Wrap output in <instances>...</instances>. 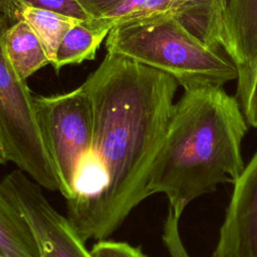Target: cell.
<instances>
[{
  "instance_id": "cell-1",
  "label": "cell",
  "mask_w": 257,
  "mask_h": 257,
  "mask_svg": "<svg viewBox=\"0 0 257 257\" xmlns=\"http://www.w3.org/2000/svg\"><path fill=\"white\" fill-rule=\"evenodd\" d=\"M178 86L164 71L108 52L81 85L92 109L93 136L65 216L85 242L108 239L148 198Z\"/></svg>"
},
{
  "instance_id": "cell-2",
  "label": "cell",
  "mask_w": 257,
  "mask_h": 257,
  "mask_svg": "<svg viewBox=\"0 0 257 257\" xmlns=\"http://www.w3.org/2000/svg\"><path fill=\"white\" fill-rule=\"evenodd\" d=\"M248 126L238 99L222 87L185 90L153 165L148 197L165 194L181 217L193 200L220 184L234 185L245 168L241 149Z\"/></svg>"
},
{
  "instance_id": "cell-3",
  "label": "cell",
  "mask_w": 257,
  "mask_h": 257,
  "mask_svg": "<svg viewBox=\"0 0 257 257\" xmlns=\"http://www.w3.org/2000/svg\"><path fill=\"white\" fill-rule=\"evenodd\" d=\"M105 48L172 75L185 90L222 87L238 78L232 59L192 33L174 13L113 26Z\"/></svg>"
},
{
  "instance_id": "cell-4",
  "label": "cell",
  "mask_w": 257,
  "mask_h": 257,
  "mask_svg": "<svg viewBox=\"0 0 257 257\" xmlns=\"http://www.w3.org/2000/svg\"><path fill=\"white\" fill-rule=\"evenodd\" d=\"M7 21L0 16V141L12 162L41 188L59 191V185L40 135L34 96L4 50Z\"/></svg>"
},
{
  "instance_id": "cell-5",
  "label": "cell",
  "mask_w": 257,
  "mask_h": 257,
  "mask_svg": "<svg viewBox=\"0 0 257 257\" xmlns=\"http://www.w3.org/2000/svg\"><path fill=\"white\" fill-rule=\"evenodd\" d=\"M36 118L42 142L67 200L72 195L77 168L89 151L93 136V115L81 86L49 96H34Z\"/></svg>"
},
{
  "instance_id": "cell-6",
  "label": "cell",
  "mask_w": 257,
  "mask_h": 257,
  "mask_svg": "<svg viewBox=\"0 0 257 257\" xmlns=\"http://www.w3.org/2000/svg\"><path fill=\"white\" fill-rule=\"evenodd\" d=\"M0 183L28 222L41 257H92L67 217L54 209L42 188L26 174L14 170Z\"/></svg>"
},
{
  "instance_id": "cell-7",
  "label": "cell",
  "mask_w": 257,
  "mask_h": 257,
  "mask_svg": "<svg viewBox=\"0 0 257 257\" xmlns=\"http://www.w3.org/2000/svg\"><path fill=\"white\" fill-rule=\"evenodd\" d=\"M211 257H257V151L234 184Z\"/></svg>"
},
{
  "instance_id": "cell-8",
  "label": "cell",
  "mask_w": 257,
  "mask_h": 257,
  "mask_svg": "<svg viewBox=\"0 0 257 257\" xmlns=\"http://www.w3.org/2000/svg\"><path fill=\"white\" fill-rule=\"evenodd\" d=\"M226 26V54L236 64L241 81L257 65V0H229Z\"/></svg>"
},
{
  "instance_id": "cell-9",
  "label": "cell",
  "mask_w": 257,
  "mask_h": 257,
  "mask_svg": "<svg viewBox=\"0 0 257 257\" xmlns=\"http://www.w3.org/2000/svg\"><path fill=\"white\" fill-rule=\"evenodd\" d=\"M178 18L199 38L216 49L228 47L229 0H178Z\"/></svg>"
},
{
  "instance_id": "cell-10",
  "label": "cell",
  "mask_w": 257,
  "mask_h": 257,
  "mask_svg": "<svg viewBox=\"0 0 257 257\" xmlns=\"http://www.w3.org/2000/svg\"><path fill=\"white\" fill-rule=\"evenodd\" d=\"M3 42L8 60L19 77L25 81L50 63L39 38L22 19L6 29Z\"/></svg>"
},
{
  "instance_id": "cell-11",
  "label": "cell",
  "mask_w": 257,
  "mask_h": 257,
  "mask_svg": "<svg viewBox=\"0 0 257 257\" xmlns=\"http://www.w3.org/2000/svg\"><path fill=\"white\" fill-rule=\"evenodd\" d=\"M0 257H41L25 217L0 183Z\"/></svg>"
},
{
  "instance_id": "cell-12",
  "label": "cell",
  "mask_w": 257,
  "mask_h": 257,
  "mask_svg": "<svg viewBox=\"0 0 257 257\" xmlns=\"http://www.w3.org/2000/svg\"><path fill=\"white\" fill-rule=\"evenodd\" d=\"M16 11L18 21H26L39 38L50 64L55 61L58 46L66 32L81 21L72 16L25 3L18 4Z\"/></svg>"
},
{
  "instance_id": "cell-13",
  "label": "cell",
  "mask_w": 257,
  "mask_h": 257,
  "mask_svg": "<svg viewBox=\"0 0 257 257\" xmlns=\"http://www.w3.org/2000/svg\"><path fill=\"white\" fill-rule=\"evenodd\" d=\"M109 31V28L95 24L91 18L75 24L66 32L58 46L52 64L55 71L66 65L93 59L97 48Z\"/></svg>"
},
{
  "instance_id": "cell-14",
  "label": "cell",
  "mask_w": 257,
  "mask_h": 257,
  "mask_svg": "<svg viewBox=\"0 0 257 257\" xmlns=\"http://www.w3.org/2000/svg\"><path fill=\"white\" fill-rule=\"evenodd\" d=\"M164 13H174L178 16V0H123L109 11L91 19L97 25L111 29L125 21Z\"/></svg>"
},
{
  "instance_id": "cell-15",
  "label": "cell",
  "mask_w": 257,
  "mask_h": 257,
  "mask_svg": "<svg viewBox=\"0 0 257 257\" xmlns=\"http://www.w3.org/2000/svg\"><path fill=\"white\" fill-rule=\"evenodd\" d=\"M20 3L56 11L81 20L90 19L77 0H0V16L11 24L17 22L16 7Z\"/></svg>"
},
{
  "instance_id": "cell-16",
  "label": "cell",
  "mask_w": 257,
  "mask_h": 257,
  "mask_svg": "<svg viewBox=\"0 0 257 257\" xmlns=\"http://www.w3.org/2000/svg\"><path fill=\"white\" fill-rule=\"evenodd\" d=\"M236 98L248 125L257 131V65L245 79L237 81Z\"/></svg>"
},
{
  "instance_id": "cell-17",
  "label": "cell",
  "mask_w": 257,
  "mask_h": 257,
  "mask_svg": "<svg viewBox=\"0 0 257 257\" xmlns=\"http://www.w3.org/2000/svg\"><path fill=\"white\" fill-rule=\"evenodd\" d=\"M179 219L180 217L169 208V212L164 223L162 239L170 257H190L181 239Z\"/></svg>"
},
{
  "instance_id": "cell-18",
  "label": "cell",
  "mask_w": 257,
  "mask_h": 257,
  "mask_svg": "<svg viewBox=\"0 0 257 257\" xmlns=\"http://www.w3.org/2000/svg\"><path fill=\"white\" fill-rule=\"evenodd\" d=\"M90 253L92 257H147L139 246L108 239L96 241Z\"/></svg>"
},
{
  "instance_id": "cell-19",
  "label": "cell",
  "mask_w": 257,
  "mask_h": 257,
  "mask_svg": "<svg viewBox=\"0 0 257 257\" xmlns=\"http://www.w3.org/2000/svg\"><path fill=\"white\" fill-rule=\"evenodd\" d=\"M90 18H96L109 11L123 0H77Z\"/></svg>"
},
{
  "instance_id": "cell-20",
  "label": "cell",
  "mask_w": 257,
  "mask_h": 257,
  "mask_svg": "<svg viewBox=\"0 0 257 257\" xmlns=\"http://www.w3.org/2000/svg\"><path fill=\"white\" fill-rule=\"evenodd\" d=\"M6 163H7V160L5 158L3 148H2V144H1V141H0V165H5Z\"/></svg>"
}]
</instances>
